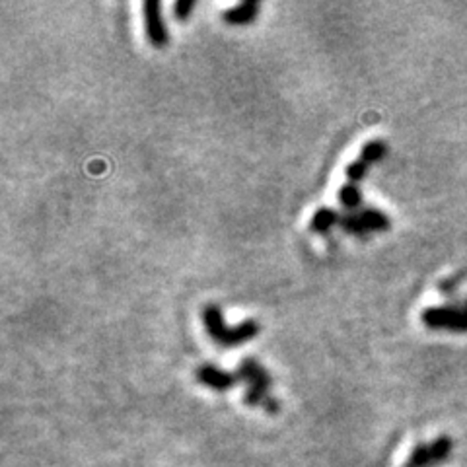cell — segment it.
Returning a JSON list of instances; mask_svg holds the SVG:
<instances>
[{
    "mask_svg": "<svg viewBox=\"0 0 467 467\" xmlns=\"http://www.w3.org/2000/svg\"><path fill=\"white\" fill-rule=\"evenodd\" d=\"M238 376H240V382H245L244 403L247 407L263 405V401L269 398V388H271L269 372L263 368L254 357H245L238 367Z\"/></svg>",
    "mask_w": 467,
    "mask_h": 467,
    "instance_id": "1",
    "label": "cell"
},
{
    "mask_svg": "<svg viewBox=\"0 0 467 467\" xmlns=\"http://www.w3.org/2000/svg\"><path fill=\"white\" fill-rule=\"evenodd\" d=\"M422 321L431 329L467 331V302L463 306H441L422 312Z\"/></svg>",
    "mask_w": 467,
    "mask_h": 467,
    "instance_id": "2",
    "label": "cell"
},
{
    "mask_svg": "<svg viewBox=\"0 0 467 467\" xmlns=\"http://www.w3.org/2000/svg\"><path fill=\"white\" fill-rule=\"evenodd\" d=\"M144 12V26H146V37L152 43L154 47L162 49L168 43V32H166V24L162 20V5L158 0H144L142 5Z\"/></svg>",
    "mask_w": 467,
    "mask_h": 467,
    "instance_id": "3",
    "label": "cell"
},
{
    "mask_svg": "<svg viewBox=\"0 0 467 467\" xmlns=\"http://www.w3.org/2000/svg\"><path fill=\"white\" fill-rule=\"evenodd\" d=\"M195 376L201 384L209 386L214 391H226L240 382L238 372L223 370V368L214 367V364H202V367L197 368Z\"/></svg>",
    "mask_w": 467,
    "mask_h": 467,
    "instance_id": "4",
    "label": "cell"
},
{
    "mask_svg": "<svg viewBox=\"0 0 467 467\" xmlns=\"http://www.w3.org/2000/svg\"><path fill=\"white\" fill-rule=\"evenodd\" d=\"M202 321H204V327H207V333L211 335V339L218 345H223L226 333H228V326L224 324V316L223 310L218 308L214 304H207L202 308Z\"/></svg>",
    "mask_w": 467,
    "mask_h": 467,
    "instance_id": "5",
    "label": "cell"
},
{
    "mask_svg": "<svg viewBox=\"0 0 467 467\" xmlns=\"http://www.w3.org/2000/svg\"><path fill=\"white\" fill-rule=\"evenodd\" d=\"M259 333V324L255 319H245L242 321V324H238L236 327H230L226 337L223 341V347H236V345H242L245 341L254 339L255 335Z\"/></svg>",
    "mask_w": 467,
    "mask_h": 467,
    "instance_id": "6",
    "label": "cell"
},
{
    "mask_svg": "<svg viewBox=\"0 0 467 467\" xmlns=\"http://www.w3.org/2000/svg\"><path fill=\"white\" fill-rule=\"evenodd\" d=\"M259 12V3L255 0H245V3L228 8L224 12V22L232 24V26H244V24H250L255 20Z\"/></svg>",
    "mask_w": 467,
    "mask_h": 467,
    "instance_id": "7",
    "label": "cell"
},
{
    "mask_svg": "<svg viewBox=\"0 0 467 467\" xmlns=\"http://www.w3.org/2000/svg\"><path fill=\"white\" fill-rule=\"evenodd\" d=\"M341 223V214L337 211H333L329 207H321L314 213L310 228L317 234H324L327 230H331L335 224Z\"/></svg>",
    "mask_w": 467,
    "mask_h": 467,
    "instance_id": "8",
    "label": "cell"
},
{
    "mask_svg": "<svg viewBox=\"0 0 467 467\" xmlns=\"http://www.w3.org/2000/svg\"><path fill=\"white\" fill-rule=\"evenodd\" d=\"M358 216H360V223L367 232H384L391 226L389 218L378 209H362L358 213Z\"/></svg>",
    "mask_w": 467,
    "mask_h": 467,
    "instance_id": "9",
    "label": "cell"
},
{
    "mask_svg": "<svg viewBox=\"0 0 467 467\" xmlns=\"http://www.w3.org/2000/svg\"><path fill=\"white\" fill-rule=\"evenodd\" d=\"M337 197H339V202L348 211H355L362 204V195H360V189L357 187V183H345L339 189Z\"/></svg>",
    "mask_w": 467,
    "mask_h": 467,
    "instance_id": "10",
    "label": "cell"
},
{
    "mask_svg": "<svg viewBox=\"0 0 467 467\" xmlns=\"http://www.w3.org/2000/svg\"><path fill=\"white\" fill-rule=\"evenodd\" d=\"M386 152H388L386 142L376 139V140H368L367 144L362 146L360 158H362L367 164H376V162H379V160H382V158L386 156Z\"/></svg>",
    "mask_w": 467,
    "mask_h": 467,
    "instance_id": "11",
    "label": "cell"
},
{
    "mask_svg": "<svg viewBox=\"0 0 467 467\" xmlns=\"http://www.w3.org/2000/svg\"><path fill=\"white\" fill-rule=\"evenodd\" d=\"M432 463V456H431V446L427 444H419L415 446V450L411 451V456L405 462L403 467H429Z\"/></svg>",
    "mask_w": 467,
    "mask_h": 467,
    "instance_id": "12",
    "label": "cell"
},
{
    "mask_svg": "<svg viewBox=\"0 0 467 467\" xmlns=\"http://www.w3.org/2000/svg\"><path fill=\"white\" fill-rule=\"evenodd\" d=\"M451 441L448 436H438L436 441L431 444V456H432V463H441V462H444L448 456H450V451H451Z\"/></svg>",
    "mask_w": 467,
    "mask_h": 467,
    "instance_id": "13",
    "label": "cell"
},
{
    "mask_svg": "<svg viewBox=\"0 0 467 467\" xmlns=\"http://www.w3.org/2000/svg\"><path fill=\"white\" fill-rule=\"evenodd\" d=\"M348 234H355V236H364L367 230H364L362 223H360V216L358 213H347L341 216V223H339Z\"/></svg>",
    "mask_w": 467,
    "mask_h": 467,
    "instance_id": "14",
    "label": "cell"
},
{
    "mask_svg": "<svg viewBox=\"0 0 467 467\" xmlns=\"http://www.w3.org/2000/svg\"><path fill=\"white\" fill-rule=\"evenodd\" d=\"M368 166H370V164L364 162L362 158H357L355 162H350V164L347 166V171H345L348 183H358V182L364 178V175H367Z\"/></svg>",
    "mask_w": 467,
    "mask_h": 467,
    "instance_id": "15",
    "label": "cell"
},
{
    "mask_svg": "<svg viewBox=\"0 0 467 467\" xmlns=\"http://www.w3.org/2000/svg\"><path fill=\"white\" fill-rule=\"evenodd\" d=\"M195 8V0H178V3L173 5V14L178 20H187L189 14L193 12Z\"/></svg>",
    "mask_w": 467,
    "mask_h": 467,
    "instance_id": "16",
    "label": "cell"
},
{
    "mask_svg": "<svg viewBox=\"0 0 467 467\" xmlns=\"http://www.w3.org/2000/svg\"><path fill=\"white\" fill-rule=\"evenodd\" d=\"M263 409H265V411L267 413H271V415H276V413H279L281 411V403L279 401H276L275 398H267L265 401H263V405H261Z\"/></svg>",
    "mask_w": 467,
    "mask_h": 467,
    "instance_id": "17",
    "label": "cell"
},
{
    "mask_svg": "<svg viewBox=\"0 0 467 467\" xmlns=\"http://www.w3.org/2000/svg\"><path fill=\"white\" fill-rule=\"evenodd\" d=\"M458 285H460V279H458V276H454V279H448L446 283H442V285H441V290H442V292H450L451 288H456Z\"/></svg>",
    "mask_w": 467,
    "mask_h": 467,
    "instance_id": "18",
    "label": "cell"
}]
</instances>
